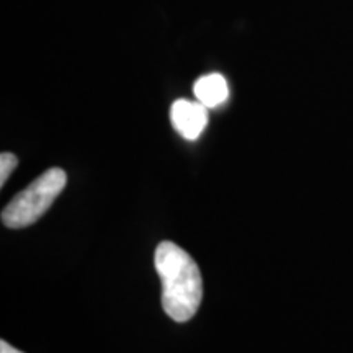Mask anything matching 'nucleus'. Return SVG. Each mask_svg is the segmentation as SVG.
I'll return each instance as SVG.
<instances>
[{
    "label": "nucleus",
    "instance_id": "nucleus-1",
    "mask_svg": "<svg viewBox=\"0 0 353 353\" xmlns=\"http://www.w3.org/2000/svg\"><path fill=\"white\" fill-rule=\"evenodd\" d=\"M154 265L162 281V307L176 322L196 314L203 299V278L195 260L174 242H161Z\"/></svg>",
    "mask_w": 353,
    "mask_h": 353
},
{
    "label": "nucleus",
    "instance_id": "nucleus-2",
    "mask_svg": "<svg viewBox=\"0 0 353 353\" xmlns=\"http://www.w3.org/2000/svg\"><path fill=\"white\" fill-rule=\"evenodd\" d=\"M68 182L63 169H50L20 192L2 211V221L7 228L20 229L32 226L41 218L59 196Z\"/></svg>",
    "mask_w": 353,
    "mask_h": 353
},
{
    "label": "nucleus",
    "instance_id": "nucleus-3",
    "mask_svg": "<svg viewBox=\"0 0 353 353\" xmlns=\"http://www.w3.org/2000/svg\"><path fill=\"white\" fill-rule=\"evenodd\" d=\"M170 118L175 131L182 138L195 141L208 125V108L200 101L180 99L172 105Z\"/></svg>",
    "mask_w": 353,
    "mask_h": 353
},
{
    "label": "nucleus",
    "instance_id": "nucleus-4",
    "mask_svg": "<svg viewBox=\"0 0 353 353\" xmlns=\"http://www.w3.org/2000/svg\"><path fill=\"white\" fill-rule=\"evenodd\" d=\"M196 100L206 108H216L223 105L229 97V87L226 79L221 74H208L195 82L193 87Z\"/></svg>",
    "mask_w": 353,
    "mask_h": 353
},
{
    "label": "nucleus",
    "instance_id": "nucleus-5",
    "mask_svg": "<svg viewBox=\"0 0 353 353\" xmlns=\"http://www.w3.org/2000/svg\"><path fill=\"white\" fill-rule=\"evenodd\" d=\"M17 165H19L17 156H13L12 152H2V156H0V185H6L8 176L15 170Z\"/></svg>",
    "mask_w": 353,
    "mask_h": 353
},
{
    "label": "nucleus",
    "instance_id": "nucleus-6",
    "mask_svg": "<svg viewBox=\"0 0 353 353\" xmlns=\"http://www.w3.org/2000/svg\"><path fill=\"white\" fill-rule=\"evenodd\" d=\"M0 353H23V352L17 350V348H13L10 343L2 341V342H0Z\"/></svg>",
    "mask_w": 353,
    "mask_h": 353
}]
</instances>
